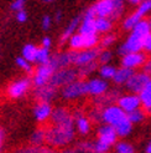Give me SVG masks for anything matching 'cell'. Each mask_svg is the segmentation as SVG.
<instances>
[{
	"label": "cell",
	"mask_w": 151,
	"mask_h": 153,
	"mask_svg": "<svg viewBox=\"0 0 151 153\" xmlns=\"http://www.w3.org/2000/svg\"><path fill=\"white\" fill-rule=\"evenodd\" d=\"M73 127H62L54 125L48 129H46V143L54 147H61L70 143L73 140Z\"/></svg>",
	"instance_id": "6da1fadb"
},
{
	"label": "cell",
	"mask_w": 151,
	"mask_h": 153,
	"mask_svg": "<svg viewBox=\"0 0 151 153\" xmlns=\"http://www.w3.org/2000/svg\"><path fill=\"white\" fill-rule=\"evenodd\" d=\"M78 77V72L76 70H72V68H58L54 72L52 77L48 83H51L52 86L55 87H59V86H66L71 83L72 81H74Z\"/></svg>",
	"instance_id": "7a4b0ae2"
},
{
	"label": "cell",
	"mask_w": 151,
	"mask_h": 153,
	"mask_svg": "<svg viewBox=\"0 0 151 153\" xmlns=\"http://www.w3.org/2000/svg\"><path fill=\"white\" fill-rule=\"evenodd\" d=\"M88 94V82L82 81V80H74L71 83L65 86L63 90V97L65 98H76V97H81L83 95Z\"/></svg>",
	"instance_id": "3957f363"
},
{
	"label": "cell",
	"mask_w": 151,
	"mask_h": 153,
	"mask_svg": "<svg viewBox=\"0 0 151 153\" xmlns=\"http://www.w3.org/2000/svg\"><path fill=\"white\" fill-rule=\"evenodd\" d=\"M126 117V112L118 106H108L103 112H102V120L108 125H111L113 127L117 126L123 118Z\"/></svg>",
	"instance_id": "277c9868"
},
{
	"label": "cell",
	"mask_w": 151,
	"mask_h": 153,
	"mask_svg": "<svg viewBox=\"0 0 151 153\" xmlns=\"http://www.w3.org/2000/svg\"><path fill=\"white\" fill-rule=\"evenodd\" d=\"M150 80H151V75H149L144 71L140 74H134L125 85H126L128 90H130L133 94H140Z\"/></svg>",
	"instance_id": "5b68a950"
},
{
	"label": "cell",
	"mask_w": 151,
	"mask_h": 153,
	"mask_svg": "<svg viewBox=\"0 0 151 153\" xmlns=\"http://www.w3.org/2000/svg\"><path fill=\"white\" fill-rule=\"evenodd\" d=\"M144 39L145 37H142L139 34L131 31L130 36L128 37L126 42L119 49V53L124 56L126 53L133 52V51H141L142 48H144Z\"/></svg>",
	"instance_id": "8992f818"
},
{
	"label": "cell",
	"mask_w": 151,
	"mask_h": 153,
	"mask_svg": "<svg viewBox=\"0 0 151 153\" xmlns=\"http://www.w3.org/2000/svg\"><path fill=\"white\" fill-rule=\"evenodd\" d=\"M56 71V68L51 65V62L48 64H41L39 66V68L36 70L35 76H34V83L39 87V86H43L46 83L50 82L52 75Z\"/></svg>",
	"instance_id": "52a82bcc"
},
{
	"label": "cell",
	"mask_w": 151,
	"mask_h": 153,
	"mask_svg": "<svg viewBox=\"0 0 151 153\" xmlns=\"http://www.w3.org/2000/svg\"><path fill=\"white\" fill-rule=\"evenodd\" d=\"M51 121L56 126L62 127H73V118L71 113L65 108H57L52 111L51 113Z\"/></svg>",
	"instance_id": "ba28073f"
},
{
	"label": "cell",
	"mask_w": 151,
	"mask_h": 153,
	"mask_svg": "<svg viewBox=\"0 0 151 153\" xmlns=\"http://www.w3.org/2000/svg\"><path fill=\"white\" fill-rule=\"evenodd\" d=\"M76 50H72L70 52H62V53H58V55L51 57L50 62L51 65L54 66L56 70L58 68H65V67H68L71 64H74V57H76Z\"/></svg>",
	"instance_id": "9c48e42d"
},
{
	"label": "cell",
	"mask_w": 151,
	"mask_h": 153,
	"mask_svg": "<svg viewBox=\"0 0 151 153\" xmlns=\"http://www.w3.org/2000/svg\"><path fill=\"white\" fill-rule=\"evenodd\" d=\"M145 61H146L145 53H142L141 51H133V52H129V53H126V55L123 56L122 64L125 67L135 68V67L142 66L145 64Z\"/></svg>",
	"instance_id": "30bf717a"
},
{
	"label": "cell",
	"mask_w": 151,
	"mask_h": 153,
	"mask_svg": "<svg viewBox=\"0 0 151 153\" xmlns=\"http://www.w3.org/2000/svg\"><path fill=\"white\" fill-rule=\"evenodd\" d=\"M118 105L128 113V112H131L134 110L139 108L141 106V100H140V96H138V94H131V95L119 97Z\"/></svg>",
	"instance_id": "8fae6325"
},
{
	"label": "cell",
	"mask_w": 151,
	"mask_h": 153,
	"mask_svg": "<svg viewBox=\"0 0 151 153\" xmlns=\"http://www.w3.org/2000/svg\"><path fill=\"white\" fill-rule=\"evenodd\" d=\"M99 49H88L84 51H81V52H76V57H74V65L77 66H83V65H87L89 62H93L98 59L99 56Z\"/></svg>",
	"instance_id": "7c38bea8"
},
{
	"label": "cell",
	"mask_w": 151,
	"mask_h": 153,
	"mask_svg": "<svg viewBox=\"0 0 151 153\" xmlns=\"http://www.w3.org/2000/svg\"><path fill=\"white\" fill-rule=\"evenodd\" d=\"M117 137H118V133L115 131V128L108 123L102 126L99 128V131H98V140L107 143L108 146H111V144H114L117 142Z\"/></svg>",
	"instance_id": "4fadbf2b"
},
{
	"label": "cell",
	"mask_w": 151,
	"mask_h": 153,
	"mask_svg": "<svg viewBox=\"0 0 151 153\" xmlns=\"http://www.w3.org/2000/svg\"><path fill=\"white\" fill-rule=\"evenodd\" d=\"M29 87H30V80L22 79V80H18V81L12 82L9 86V88H7V92H9L10 97L18 98V97H21L22 95H25Z\"/></svg>",
	"instance_id": "5bb4252c"
},
{
	"label": "cell",
	"mask_w": 151,
	"mask_h": 153,
	"mask_svg": "<svg viewBox=\"0 0 151 153\" xmlns=\"http://www.w3.org/2000/svg\"><path fill=\"white\" fill-rule=\"evenodd\" d=\"M56 88L55 86H52L51 83H46L43 86H39L36 90V98L39 101H45V102H48L50 100L55 97L56 95Z\"/></svg>",
	"instance_id": "9a60e30c"
},
{
	"label": "cell",
	"mask_w": 151,
	"mask_h": 153,
	"mask_svg": "<svg viewBox=\"0 0 151 153\" xmlns=\"http://www.w3.org/2000/svg\"><path fill=\"white\" fill-rule=\"evenodd\" d=\"M107 82L99 80V79H93L88 81V94L93 96H100L107 92Z\"/></svg>",
	"instance_id": "2e32d148"
},
{
	"label": "cell",
	"mask_w": 151,
	"mask_h": 153,
	"mask_svg": "<svg viewBox=\"0 0 151 153\" xmlns=\"http://www.w3.org/2000/svg\"><path fill=\"white\" fill-rule=\"evenodd\" d=\"M51 113H52V108L48 102L40 101L39 105L35 107V117L39 122L46 121L48 117H51Z\"/></svg>",
	"instance_id": "e0dca14e"
},
{
	"label": "cell",
	"mask_w": 151,
	"mask_h": 153,
	"mask_svg": "<svg viewBox=\"0 0 151 153\" xmlns=\"http://www.w3.org/2000/svg\"><path fill=\"white\" fill-rule=\"evenodd\" d=\"M97 16L109 18L113 13V4L110 0H99L97 4L93 5Z\"/></svg>",
	"instance_id": "ac0fdd59"
},
{
	"label": "cell",
	"mask_w": 151,
	"mask_h": 153,
	"mask_svg": "<svg viewBox=\"0 0 151 153\" xmlns=\"http://www.w3.org/2000/svg\"><path fill=\"white\" fill-rule=\"evenodd\" d=\"M134 70L130 67H125L123 66L122 68H119V70H117L114 77H113V80H114L115 83H118V85H123V83H126L128 81L130 80V77L134 75Z\"/></svg>",
	"instance_id": "d6986e66"
},
{
	"label": "cell",
	"mask_w": 151,
	"mask_h": 153,
	"mask_svg": "<svg viewBox=\"0 0 151 153\" xmlns=\"http://www.w3.org/2000/svg\"><path fill=\"white\" fill-rule=\"evenodd\" d=\"M140 100H141V105L144 107V110L150 113L151 112V80L147 82V85L144 87V90L139 94Z\"/></svg>",
	"instance_id": "ffe728a7"
},
{
	"label": "cell",
	"mask_w": 151,
	"mask_h": 153,
	"mask_svg": "<svg viewBox=\"0 0 151 153\" xmlns=\"http://www.w3.org/2000/svg\"><path fill=\"white\" fill-rule=\"evenodd\" d=\"M114 128H115V131H117L118 136H120V137H125V136H128V134L131 132L133 122H131L129 118H128V114H126V117L123 118L117 126H114Z\"/></svg>",
	"instance_id": "44dd1931"
},
{
	"label": "cell",
	"mask_w": 151,
	"mask_h": 153,
	"mask_svg": "<svg viewBox=\"0 0 151 153\" xmlns=\"http://www.w3.org/2000/svg\"><path fill=\"white\" fill-rule=\"evenodd\" d=\"M95 29H97V33H108V31H110L111 20L109 18L97 16L95 18Z\"/></svg>",
	"instance_id": "7402d4cb"
},
{
	"label": "cell",
	"mask_w": 151,
	"mask_h": 153,
	"mask_svg": "<svg viewBox=\"0 0 151 153\" xmlns=\"http://www.w3.org/2000/svg\"><path fill=\"white\" fill-rule=\"evenodd\" d=\"M111 4H113V13L109 16V19L111 21L118 20L123 14L124 10V0H110Z\"/></svg>",
	"instance_id": "603a6c76"
},
{
	"label": "cell",
	"mask_w": 151,
	"mask_h": 153,
	"mask_svg": "<svg viewBox=\"0 0 151 153\" xmlns=\"http://www.w3.org/2000/svg\"><path fill=\"white\" fill-rule=\"evenodd\" d=\"M78 24H79V18H76L74 20H72V22L66 27V30L63 31V34H62V36H61V44H63V42H66L67 40H70V37L73 35V33H74V30L78 27Z\"/></svg>",
	"instance_id": "cb8c5ba5"
},
{
	"label": "cell",
	"mask_w": 151,
	"mask_h": 153,
	"mask_svg": "<svg viewBox=\"0 0 151 153\" xmlns=\"http://www.w3.org/2000/svg\"><path fill=\"white\" fill-rule=\"evenodd\" d=\"M70 46L76 51L84 49V36H83V34H73L70 37Z\"/></svg>",
	"instance_id": "d4e9b609"
},
{
	"label": "cell",
	"mask_w": 151,
	"mask_h": 153,
	"mask_svg": "<svg viewBox=\"0 0 151 153\" xmlns=\"http://www.w3.org/2000/svg\"><path fill=\"white\" fill-rule=\"evenodd\" d=\"M36 53H37V48L32 44H29L22 49V57H25L27 61H36Z\"/></svg>",
	"instance_id": "484cf974"
},
{
	"label": "cell",
	"mask_w": 151,
	"mask_h": 153,
	"mask_svg": "<svg viewBox=\"0 0 151 153\" xmlns=\"http://www.w3.org/2000/svg\"><path fill=\"white\" fill-rule=\"evenodd\" d=\"M142 18H144V16H141V15H140L138 11H135L134 14L130 15L129 18H126V20L124 21V27H125L126 30H131Z\"/></svg>",
	"instance_id": "4316f807"
},
{
	"label": "cell",
	"mask_w": 151,
	"mask_h": 153,
	"mask_svg": "<svg viewBox=\"0 0 151 153\" xmlns=\"http://www.w3.org/2000/svg\"><path fill=\"white\" fill-rule=\"evenodd\" d=\"M50 52H48V49L46 48H37V53H36V61L40 64H48L50 62Z\"/></svg>",
	"instance_id": "83f0119b"
},
{
	"label": "cell",
	"mask_w": 151,
	"mask_h": 153,
	"mask_svg": "<svg viewBox=\"0 0 151 153\" xmlns=\"http://www.w3.org/2000/svg\"><path fill=\"white\" fill-rule=\"evenodd\" d=\"M43 142H46V131L45 129H37L31 136V143L34 146H40Z\"/></svg>",
	"instance_id": "f1b7e54d"
},
{
	"label": "cell",
	"mask_w": 151,
	"mask_h": 153,
	"mask_svg": "<svg viewBox=\"0 0 151 153\" xmlns=\"http://www.w3.org/2000/svg\"><path fill=\"white\" fill-rule=\"evenodd\" d=\"M77 129L81 134H87L90 129V123L86 117L78 116L77 117Z\"/></svg>",
	"instance_id": "f546056e"
},
{
	"label": "cell",
	"mask_w": 151,
	"mask_h": 153,
	"mask_svg": "<svg viewBox=\"0 0 151 153\" xmlns=\"http://www.w3.org/2000/svg\"><path fill=\"white\" fill-rule=\"evenodd\" d=\"M81 70L78 71V76L79 77H86L87 75H89L90 72H93L95 68H97V64L95 61H93V62H89L87 65H83V66H79Z\"/></svg>",
	"instance_id": "4dcf8cb0"
},
{
	"label": "cell",
	"mask_w": 151,
	"mask_h": 153,
	"mask_svg": "<svg viewBox=\"0 0 151 153\" xmlns=\"http://www.w3.org/2000/svg\"><path fill=\"white\" fill-rule=\"evenodd\" d=\"M128 118H129L133 123H139V122H141L142 120H144V112H142V110H134L131 112H128Z\"/></svg>",
	"instance_id": "1f68e13d"
},
{
	"label": "cell",
	"mask_w": 151,
	"mask_h": 153,
	"mask_svg": "<svg viewBox=\"0 0 151 153\" xmlns=\"http://www.w3.org/2000/svg\"><path fill=\"white\" fill-rule=\"evenodd\" d=\"M83 36H84V49H92L98 44V41H99L97 34H88V35H83Z\"/></svg>",
	"instance_id": "d6a6232c"
},
{
	"label": "cell",
	"mask_w": 151,
	"mask_h": 153,
	"mask_svg": "<svg viewBox=\"0 0 151 153\" xmlns=\"http://www.w3.org/2000/svg\"><path fill=\"white\" fill-rule=\"evenodd\" d=\"M99 72H100V76L104 77V79H113L114 77V75H115V72H117V70H115V67H113V66L104 65V66L100 67Z\"/></svg>",
	"instance_id": "836d02e7"
},
{
	"label": "cell",
	"mask_w": 151,
	"mask_h": 153,
	"mask_svg": "<svg viewBox=\"0 0 151 153\" xmlns=\"http://www.w3.org/2000/svg\"><path fill=\"white\" fill-rule=\"evenodd\" d=\"M16 64L22 68V70H25L27 74H32V67L30 65V61H27L25 57H18Z\"/></svg>",
	"instance_id": "e575fe53"
},
{
	"label": "cell",
	"mask_w": 151,
	"mask_h": 153,
	"mask_svg": "<svg viewBox=\"0 0 151 153\" xmlns=\"http://www.w3.org/2000/svg\"><path fill=\"white\" fill-rule=\"evenodd\" d=\"M150 10H151V0H144V1L140 3L136 11L141 15V16H144V15L147 14Z\"/></svg>",
	"instance_id": "d590c367"
},
{
	"label": "cell",
	"mask_w": 151,
	"mask_h": 153,
	"mask_svg": "<svg viewBox=\"0 0 151 153\" xmlns=\"http://www.w3.org/2000/svg\"><path fill=\"white\" fill-rule=\"evenodd\" d=\"M117 152L119 153H133L134 149H133V146L128 144L125 142H120L117 144Z\"/></svg>",
	"instance_id": "8d00e7d4"
},
{
	"label": "cell",
	"mask_w": 151,
	"mask_h": 153,
	"mask_svg": "<svg viewBox=\"0 0 151 153\" xmlns=\"http://www.w3.org/2000/svg\"><path fill=\"white\" fill-rule=\"evenodd\" d=\"M109 148H110V146H108L107 143H104L99 140H98V142L94 144V152H98V153H104V152H107Z\"/></svg>",
	"instance_id": "74e56055"
},
{
	"label": "cell",
	"mask_w": 151,
	"mask_h": 153,
	"mask_svg": "<svg viewBox=\"0 0 151 153\" xmlns=\"http://www.w3.org/2000/svg\"><path fill=\"white\" fill-rule=\"evenodd\" d=\"M114 40H115V36L114 35H107V36H104L103 40L100 41V46L102 48H108V46H110L113 42H114Z\"/></svg>",
	"instance_id": "f35d334b"
},
{
	"label": "cell",
	"mask_w": 151,
	"mask_h": 153,
	"mask_svg": "<svg viewBox=\"0 0 151 153\" xmlns=\"http://www.w3.org/2000/svg\"><path fill=\"white\" fill-rule=\"evenodd\" d=\"M110 59H111V53L109 51H102V52H99V56H98V60H99L102 64H107Z\"/></svg>",
	"instance_id": "ab89813d"
},
{
	"label": "cell",
	"mask_w": 151,
	"mask_h": 153,
	"mask_svg": "<svg viewBox=\"0 0 151 153\" xmlns=\"http://www.w3.org/2000/svg\"><path fill=\"white\" fill-rule=\"evenodd\" d=\"M24 6H25V0H15V1L11 4V9L19 11V10L24 9Z\"/></svg>",
	"instance_id": "60d3db41"
},
{
	"label": "cell",
	"mask_w": 151,
	"mask_h": 153,
	"mask_svg": "<svg viewBox=\"0 0 151 153\" xmlns=\"http://www.w3.org/2000/svg\"><path fill=\"white\" fill-rule=\"evenodd\" d=\"M142 50L151 52V33L144 39V48H142Z\"/></svg>",
	"instance_id": "b9f144b4"
},
{
	"label": "cell",
	"mask_w": 151,
	"mask_h": 153,
	"mask_svg": "<svg viewBox=\"0 0 151 153\" xmlns=\"http://www.w3.org/2000/svg\"><path fill=\"white\" fill-rule=\"evenodd\" d=\"M51 149L48 148H45V147H41V144L40 146H35V147H31V148H29L26 149V152H37V153H45V152H50Z\"/></svg>",
	"instance_id": "7bdbcfd3"
},
{
	"label": "cell",
	"mask_w": 151,
	"mask_h": 153,
	"mask_svg": "<svg viewBox=\"0 0 151 153\" xmlns=\"http://www.w3.org/2000/svg\"><path fill=\"white\" fill-rule=\"evenodd\" d=\"M16 19H18V21H19V22H25V21L27 20V14L25 13V10H24V9L18 11Z\"/></svg>",
	"instance_id": "ee69618b"
},
{
	"label": "cell",
	"mask_w": 151,
	"mask_h": 153,
	"mask_svg": "<svg viewBox=\"0 0 151 153\" xmlns=\"http://www.w3.org/2000/svg\"><path fill=\"white\" fill-rule=\"evenodd\" d=\"M50 26H51V18L50 16H45L42 19V27H43V30L50 29Z\"/></svg>",
	"instance_id": "f6af8a7d"
},
{
	"label": "cell",
	"mask_w": 151,
	"mask_h": 153,
	"mask_svg": "<svg viewBox=\"0 0 151 153\" xmlns=\"http://www.w3.org/2000/svg\"><path fill=\"white\" fill-rule=\"evenodd\" d=\"M144 71H145L146 74L151 75V59L145 61V64H144Z\"/></svg>",
	"instance_id": "bcb514c9"
},
{
	"label": "cell",
	"mask_w": 151,
	"mask_h": 153,
	"mask_svg": "<svg viewBox=\"0 0 151 153\" xmlns=\"http://www.w3.org/2000/svg\"><path fill=\"white\" fill-rule=\"evenodd\" d=\"M51 39H50V37H45V39L42 40V46L43 48H46V49H50L51 48Z\"/></svg>",
	"instance_id": "7dc6e473"
},
{
	"label": "cell",
	"mask_w": 151,
	"mask_h": 153,
	"mask_svg": "<svg viewBox=\"0 0 151 153\" xmlns=\"http://www.w3.org/2000/svg\"><path fill=\"white\" fill-rule=\"evenodd\" d=\"M61 18H62V14L58 11V13L56 14V21H59V20H61Z\"/></svg>",
	"instance_id": "c3c4849f"
},
{
	"label": "cell",
	"mask_w": 151,
	"mask_h": 153,
	"mask_svg": "<svg viewBox=\"0 0 151 153\" xmlns=\"http://www.w3.org/2000/svg\"><path fill=\"white\" fill-rule=\"evenodd\" d=\"M3 131L1 129H0V148H1V144H3Z\"/></svg>",
	"instance_id": "681fc988"
},
{
	"label": "cell",
	"mask_w": 151,
	"mask_h": 153,
	"mask_svg": "<svg viewBox=\"0 0 151 153\" xmlns=\"http://www.w3.org/2000/svg\"><path fill=\"white\" fill-rule=\"evenodd\" d=\"M128 1H130L131 4H139L140 0H128Z\"/></svg>",
	"instance_id": "f907efd6"
},
{
	"label": "cell",
	"mask_w": 151,
	"mask_h": 153,
	"mask_svg": "<svg viewBox=\"0 0 151 153\" xmlns=\"http://www.w3.org/2000/svg\"><path fill=\"white\" fill-rule=\"evenodd\" d=\"M146 152H147V153H151V143H150L149 146H147V148H146Z\"/></svg>",
	"instance_id": "816d5d0a"
},
{
	"label": "cell",
	"mask_w": 151,
	"mask_h": 153,
	"mask_svg": "<svg viewBox=\"0 0 151 153\" xmlns=\"http://www.w3.org/2000/svg\"><path fill=\"white\" fill-rule=\"evenodd\" d=\"M46 1H52V0H46Z\"/></svg>",
	"instance_id": "f5cc1de1"
},
{
	"label": "cell",
	"mask_w": 151,
	"mask_h": 153,
	"mask_svg": "<svg viewBox=\"0 0 151 153\" xmlns=\"http://www.w3.org/2000/svg\"><path fill=\"white\" fill-rule=\"evenodd\" d=\"M150 22H151V20H150Z\"/></svg>",
	"instance_id": "db71d44e"
}]
</instances>
